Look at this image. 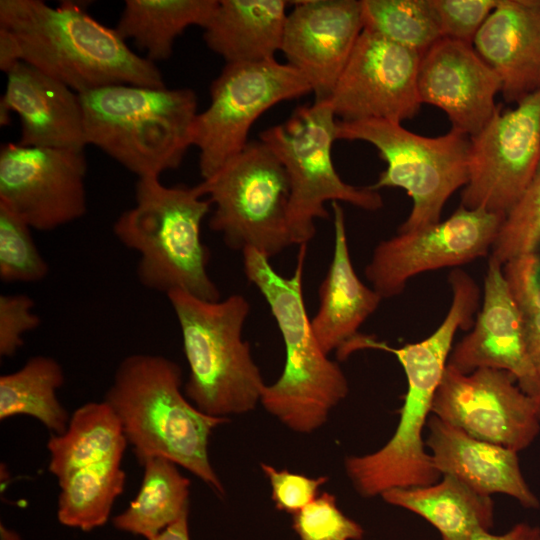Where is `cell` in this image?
<instances>
[{"label":"cell","mask_w":540,"mask_h":540,"mask_svg":"<svg viewBox=\"0 0 540 540\" xmlns=\"http://www.w3.org/2000/svg\"><path fill=\"white\" fill-rule=\"evenodd\" d=\"M27 63L82 94L112 85L166 87L156 64L133 52L84 3L0 1V69Z\"/></svg>","instance_id":"cell-1"},{"label":"cell","mask_w":540,"mask_h":540,"mask_svg":"<svg viewBox=\"0 0 540 540\" xmlns=\"http://www.w3.org/2000/svg\"><path fill=\"white\" fill-rule=\"evenodd\" d=\"M181 386L182 369L175 361L132 354L118 365L104 401L118 417L139 464L167 458L222 496L225 489L210 463L208 444L213 430L229 418L203 413Z\"/></svg>","instance_id":"cell-2"},{"label":"cell","mask_w":540,"mask_h":540,"mask_svg":"<svg viewBox=\"0 0 540 540\" xmlns=\"http://www.w3.org/2000/svg\"><path fill=\"white\" fill-rule=\"evenodd\" d=\"M299 247L297 265L289 277L277 273L269 258L253 248L242 250V256L244 273L269 305L285 347L283 371L265 386L260 403L290 430L310 434L327 422L349 386L313 332L303 296L307 245Z\"/></svg>","instance_id":"cell-3"},{"label":"cell","mask_w":540,"mask_h":540,"mask_svg":"<svg viewBox=\"0 0 540 540\" xmlns=\"http://www.w3.org/2000/svg\"><path fill=\"white\" fill-rule=\"evenodd\" d=\"M198 185L165 186L159 177L138 178L135 205L114 222L116 238L139 255L137 277L151 290H174L207 301L220 292L207 272L209 251L201 241V223L211 202Z\"/></svg>","instance_id":"cell-4"},{"label":"cell","mask_w":540,"mask_h":540,"mask_svg":"<svg viewBox=\"0 0 540 540\" xmlns=\"http://www.w3.org/2000/svg\"><path fill=\"white\" fill-rule=\"evenodd\" d=\"M79 95L87 145L138 178L178 168L192 146L198 114L192 89L112 85Z\"/></svg>","instance_id":"cell-5"},{"label":"cell","mask_w":540,"mask_h":540,"mask_svg":"<svg viewBox=\"0 0 540 540\" xmlns=\"http://www.w3.org/2000/svg\"><path fill=\"white\" fill-rule=\"evenodd\" d=\"M176 315L189 366L187 399L203 413L228 418L254 410L266 386L242 338L250 312L247 299L232 294L207 301L181 290L167 294Z\"/></svg>","instance_id":"cell-6"},{"label":"cell","mask_w":540,"mask_h":540,"mask_svg":"<svg viewBox=\"0 0 540 540\" xmlns=\"http://www.w3.org/2000/svg\"><path fill=\"white\" fill-rule=\"evenodd\" d=\"M337 119L328 102L297 107L283 123L263 130L264 142L288 175V230L292 244L307 245L316 232L315 221L328 219L325 203L345 202L367 211L383 207L378 190L346 183L337 173L332 147Z\"/></svg>","instance_id":"cell-7"},{"label":"cell","mask_w":540,"mask_h":540,"mask_svg":"<svg viewBox=\"0 0 540 540\" xmlns=\"http://www.w3.org/2000/svg\"><path fill=\"white\" fill-rule=\"evenodd\" d=\"M337 140L372 144L386 162L371 187L401 188L413 205L398 233L414 231L441 221L450 196L468 182L470 136L455 129L426 137L384 119L337 120Z\"/></svg>","instance_id":"cell-8"},{"label":"cell","mask_w":540,"mask_h":540,"mask_svg":"<svg viewBox=\"0 0 540 540\" xmlns=\"http://www.w3.org/2000/svg\"><path fill=\"white\" fill-rule=\"evenodd\" d=\"M197 185L214 205L209 227L222 235L228 247L241 251L253 248L270 259L292 245L288 175L261 140L249 141Z\"/></svg>","instance_id":"cell-9"},{"label":"cell","mask_w":540,"mask_h":540,"mask_svg":"<svg viewBox=\"0 0 540 540\" xmlns=\"http://www.w3.org/2000/svg\"><path fill=\"white\" fill-rule=\"evenodd\" d=\"M407 378V393L397 428L377 451L349 456L346 473L362 497H375L393 488L427 486L441 474L425 450L422 433L432 413L436 389L447 365L445 354L424 344H406L393 349Z\"/></svg>","instance_id":"cell-10"},{"label":"cell","mask_w":540,"mask_h":540,"mask_svg":"<svg viewBox=\"0 0 540 540\" xmlns=\"http://www.w3.org/2000/svg\"><path fill=\"white\" fill-rule=\"evenodd\" d=\"M308 93L307 80L287 63H226L210 85L208 107L193 125L192 146L199 150L202 178L245 148L251 127L266 111Z\"/></svg>","instance_id":"cell-11"},{"label":"cell","mask_w":540,"mask_h":540,"mask_svg":"<svg viewBox=\"0 0 540 540\" xmlns=\"http://www.w3.org/2000/svg\"><path fill=\"white\" fill-rule=\"evenodd\" d=\"M540 165V89L514 108L497 104L485 126L470 136L468 182L461 206L506 214Z\"/></svg>","instance_id":"cell-12"},{"label":"cell","mask_w":540,"mask_h":540,"mask_svg":"<svg viewBox=\"0 0 540 540\" xmlns=\"http://www.w3.org/2000/svg\"><path fill=\"white\" fill-rule=\"evenodd\" d=\"M84 150L6 143L0 150V206L32 229L52 231L87 212Z\"/></svg>","instance_id":"cell-13"},{"label":"cell","mask_w":540,"mask_h":540,"mask_svg":"<svg viewBox=\"0 0 540 540\" xmlns=\"http://www.w3.org/2000/svg\"><path fill=\"white\" fill-rule=\"evenodd\" d=\"M432 414L477 439L517 452L540 433V403L511 373L499 369L462 373L447 364Z\"/></svg>","instance_id":"cell-14"},{"label":"cell","mask_w":540,"mask_h":540,"mask_svg":"<svg viewBox=\"0 0 540 540\" xmlns=\"http://www.w3.org/2000/svg\"><path fill=\"white\" fill-rule=\"evenodd\" d=\"M504 217L460 205L444 221L381 241L365 268V276L383 299L399 295L415 275L486 256Z\"/></svg>","instance_id":"cell-15"},{"label":"cell","mask_w":540,"mask_h":540,"mask_svg":"<svg viewBox=\"0 0 540 540\" xmlns=\"http://www.w3.org/2000/svg\"><path fill=\"white\" fill-rule=\"evenodd\" d=\"M421 55L363 29L327 99L342 121L384 119L401 123L421 106L418 71Z\"/></svg>","instance_id":"cell-16"},{"label":"cell","mask_w":540,"mask_h":540,"mask_svg":"<svg viewBox=\"0 0 540 540\" xmlns=\"http://www.w3.org/2000/svg\"><path fill=\"white\" fill-rule=\"evenodd\" d=\"M281 52L309 83L315 101L327 100L364 29L361 0L293 2Z\"/></svg>","instance_id":"cell-17"},{"label":"cell","mask_w":540,"mask_h":540,"mask_svg":"<svg viewBox=\"0 0 540 540\" xmlns=\"http://www.w3.org/2000/svg\"><path fill=\"white\" fill-rule=\"evenodd\" d=\"M502 266L489 258L481 310L471 332L451 350L447 364L462 373L480 368L507 371L540 403V377L529 356L522 314Z\"/></svg>","instance_id":"cell-18"},{"label":"cell","mask_w":540,"mask_h":540,"mask_svg":"<svg viewBox=\"0 0 540 540\" xmlns=\"http://www.w3.org/2000/svg\"><path fill=\"white\" fill-rule=\"evenodd\" d=\"M417 85L421 103L444 111L451 129L468 136L489 121L501 92L500 78L474 46L446 37L421 56Z\"/></svg>","instance_id":"cell-19"},{"label":"cell","mask_w":540,"mask_h":540,"mask_svg":"<svg viewBox=\"0 0 540 540\" xmlns=\"http://www.w3.org/2000/svg\"><path fill=\"white\" fill-rule=\"evenodd\" d=\"M0 101V123L10 122V113L21 124L17 143L23 146L77 149L87 146L80 95L37 68L19 62L7 73Z\"/></svg>","instance_id":"cell-20"},{"label":"cell","mask_w":540,"mask_h":540,"mask_svg":"<svg viewBox=\"0 0 540 540\" xmlns=\"http://www.w3.org/2000/svg\"><path fill=\"white\" fill-rule=\"evenodd\" d=\"M427 428L426 445L441 475L455 477L482 495L501 493L525 508H539L521 472L517 451L477 439L433 414Z\"/></svg>","instance_id":"cell-21"},{"label":"cell","mask_w":540,"mask_h":540,"mask_svg":"<svg viewBox=\"0 0 540 540\" xmlns=\"http://www.w3.org/2000/svg\"><path fill=\"white\" fill-rule=\"evenodd\" d=\"M473 46L500 78L506 103L540 89V10L534 0H500Z\"/></svg>","instance_id":"cell-22"},{"label":"cell","mask_w":540,"mask_h":540,"mask_svg":"<svg viewBox=\"0 0 540 540\" xmlns=\"http://www.w3.org/2000/svg\"><path fill=\"white\" fill-rule=\"evenodd\" d=\"M334 250L327 274L319 288V308L311 319L322 350L329 354L358 335L365 320L383 299L357 276L349 253L344 211L332 202Z\"/></svg>","instance_id":"cell-23"},{"label":"cell","mask_w":540,"mask_h":540,"mask_svg":"<svg viewBox=\"0 0 540 540\" xmlns=\"http://www.w3.org/2000/svg\"><path fill=\"white\" fill-rule=\"evenodd\" d=\"M284 0H219L205 26L207 47L226 63L275 60L288 12Z\"/></svg>","instance_id":"cell-24"},{"label":"cell","mask_w":540,"mask_h":540,"mask_svg":"<svg viewBox=\"0 0 540 540\" xmlns=\"http://www.w3.org/2000/svg\"><path fill=\"white\" fill-rule=\"evenodd\" d=\"M427 486L393 488L381 497L387 503L414 512L432 524L442 540H469L478 530L490 531L494 503L455 477Z\"/></svg>","instance_id":"cell-25"},{"label":"cell","mask_w":540,"mask_h":540,"mask_svg":"<svg viewBox=\"0 0 540 540\" xmlns=\"http://www.w3.org/2000/svg\"><path fill=\"white\" fill-rule=\"evenodd\" d=\"M127 444L109 404L104 400L89 402L73 412L62 434H51L48 470L60 481L86 466L123 457Z\"/></svg>","instance_id":"cell-26"},{"label":"cell","mask_w":540,"mask_h":540,"mask_svg":"<svg viewBox=\"0 0 540 540\" xmlns=\"http://www.w3.org/2000/svg\"><path fill=\"white\" fill-rule=\"evenodd\" d=\"M219 0H126L115 27L132 39L146 58L168 60L176 39L190 26L205 28Z\"/></svg>","instance_id":"cell-27"},{"label":"cell","mask_w":540,"mask_h":540,"mask_svg":"<svg viewBox=\"0 0 540 540\" xmlns=\"http://www.w3.org/2000/svg\"><path fill=\"white\" fill-rule=\"evenodd\" d=\"M139 491L113 518L116 529L153 538L184 514L189 513L190 481L178 465L164 457L147 459Z\"/></svg>","instance_id":"cell-28"},{"label":"cell","mask_w":540,"mask_h":540,"mask_svg":"<svg viewBox=\"0 0 540 540\" xmlns=\"http://www.w3.org/2000/svg\"><path fill=\"white\" fill-rule=\"evenodd\" d=\"M65 376L52 357L33 356L17 371L0 377V420L15 416L37 419L52 434H62L70 415L57 397Z\"/></svg>","instance_id":"cell-29"},{"label":"cell","mask_w":540,"mask_h":540,"mask_svg":"<svg viewBox=\"0 0 540 540\" xmlns=\"http://www.w3.org/2000/svg\"><path fill=\"white\" fill-rule=\"evenodd\" d=\"M122 459L114 457L86 466L58 481L57 517L61 524L90 531L106 523L125 487Z\"/></svg>","instance_id":"cell-30"},{"label":"cell","mask_w":540,"mask_h":540,"mask_svg":"<svg viewBox=\"0 0 540 540\" xmlns=\"http://www.w3.org/2000/svg\"><path fill=\"white\" fill-rule=\"evenodd\" d=\"M365 30L421 56L442 33L431 0H361Z\"/></svg>","instance_id":"cell-31"},{"label":"cell","mask_w":540,"mask_h":540,"mask_svg":"<svg viewBox=\"0 0 540 540\" xmlns=\"http://www.w3.org/2000/svg\"><path fill=\"white\" fill-rule=\"evenodd\" d=\"M540 246V165L518 201L505 214L491 249V258L508 261L536 253Z\"/></svg>","instance_id":"cell-32"},{"label":"cell","mask_w":540,"mask_h":540,"mask_svg":"<svg viewBox=\"0 0 540 540\" xmlns=\"http://www.w3.org/2000/svg\"><path fill=\"white\" fill-rule=\"evenodd\" d=\"M31 227L0 206V279L4 282H37L49 266L38 250Z\"/></svg>","instance_id":"cell-33"},{"label":"cell","mask_w":540,"mask_h":540,"mask_svg":"<svg viewBox=\"0 0 540 540\" xmlns=\"http://www.w3.org/2000/svg\"><path fill=\"white\" fill-rule=\"evenodd\" d=\"M503 273L523 318L527 349L540 377V260L537 254L504 264Z\"/></svg>","instance_id":"cell-34"},{"label":"cell","mask_w":540,"mask_h":540,"mask_svg":"<svg viewBox=\"0 0 540 540\" xmlns=\"http://www.w3.org/2000/svg\"><path fill=\"white\" fill-rule=\"evenodd\" d=\"M292 528L299 540H361L364 534L362 526L347 517L328 492L292 514Z\"/></svg>","instance_id":"cell-35"},{"label":"cell","mask_w":540,"mask_h":540,"mask_svg":"<svg viewBox=\"0 0 540 540\" xmlns=\"http://www.w3.org/2000/svg\"><path fill=\"white\" fill-rule=\"evenodd\" d=\"M500 0H431L443 37L472 44Z\"/></svg>","instance_id":"cell-36"},{"label":"cell","mask_w":540,"mask_h":540,"mask_svg":"<svg viewBox=\"0 0 540 540\" xmlns=\"http://www.w3.org/2000/svg\"><path fill=\"white\" fill-rule=\"evenodd\" d=\"M34 300L26 294L0 295V356L13 357L24 344L25 333L40 325Z\"/></svg>","instance_id":"cell-37"},{"label":"cell","mask_w":540,"mask_h":540,"mask_svg":"<svg viewBox=\"0 0 540 540\" xmlns=\"http://www.w3.org/2000/svg\"><path fill=\"white\" fill-rule=\"evenodd\" d=\"M260 467L270 483L275 507L291 514L311 503L319 495V488L328 481L326 476L308 477L265 463Z\"/></svg>","instance_id":"cell-38"},{"label":"cell","mask_w":540,"mask_h":540,"mask_svg":"<svg viewBox=\"0 0 540 540\" xmlns=\"http://www.w3.org/2000/svg\"><path fill=\"white\" fill-rule=\"evenodd\" d=\"M540 528L530 525L526 522H521L514 525L509 531L504 534L495 535L490 531L478 530L469 540H539Z\"/></svg>","instance_id":"cell-39"},{"label":"cell","mask_w":540,"mask_h":540,"mask_svg":"<svg viewBox=\"0 0 540 540\" xmlns=\"http://www.w3.org/2000/svg\"><path fill=\"white\" fill-rule=\"evenodd\" d=\"M188 515L189 513L184 514L177 521L149 540H190Z\"/></svg>","instance_id":"cell-40"},{"label":"cell","mask_w":540,"mask_h":540,"mask_svg":"<svg viewBox=\"0 0 540 540\" xmlns=\"http://www.w3.org/2000/svg\"><path fill=\"white\" fill-rule=\"evenodd\" d=\"M1 540H21V537L13 530L7 528L1 523L0 528Z\"/></svg>","instance_id":"cell-41"},{"label":"cell","mask_w":540,"mask_h":540,"mask_svg":"<svg viewBox=\"0 0 540 540\" xmlns=\"http://www.w3.org/2000/svg\"><path fill=\"white\" fill-rule=\"evenodd\" d=\"M534 1H535L536 6L538 7V9L540 10V0H534Z\"/></svg>","instance_id":"cell-42"},{"label":"cell","mask_w":540,"mask_h":540,"mask_svg":"<svg viewBox=\"0 0 540 540\" xmlns=\"http://www.w3.org/2000/svg\"><path fill=\"white\" fill-rule=\"evenodd\" d=\"M540 540V539H539Z\"/></svg>","instance_id":"cell-43"}]
</instances>
